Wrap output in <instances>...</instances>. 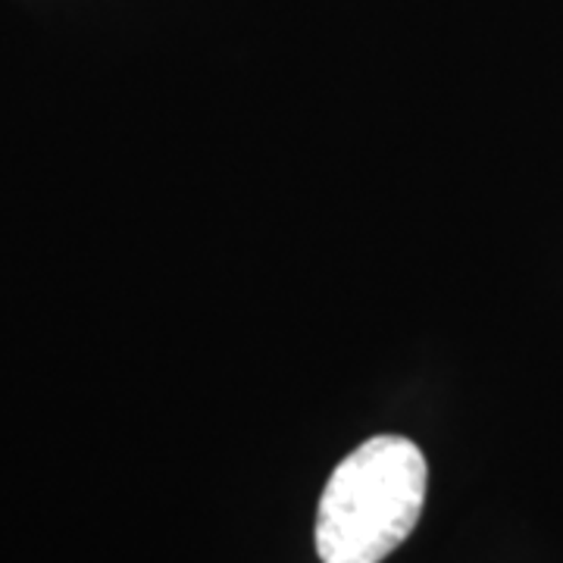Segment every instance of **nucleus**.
Returning a JSON list of instances; mask_svg holds the SVG:
<instances>
[{
	"label": "nucleus",
	"instance_id": "nucleus-1",
	"mask_svg": "<svg viewBox=\"0 0 563 563\" xmlns=\"http://www.w3.org/2000/svg\"><path fill=\"white\" fill-rule=\"evenodd\" d=\"M429 466L404 435H376L351 451L322 488L317 554L322 563H383L420 523Z\"/></svg>",
	"mask_w": 563,
	"mask_h": 563
}]
</instances>
